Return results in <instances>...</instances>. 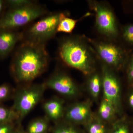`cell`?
Returning a JSON list of instances; mask_svg holds the SVG:
<instances>
[{
	"mask_svg": "<svg viewBox=\"0 0 133 133\" xmlns=\"http://www.w3.org/2000/svg\"><path fill=\"white\" fill-rule=\"evenodd\" d=\"M116 114L114 108L108 101L103 98L98 110V117L107 123L112 121Z\"/></svg>",
	"mask_w": 133,
	"mask_h": 133,
	"instance_id": "obj_14",
	"label": "cell"
},
{
	"mask_svg": "<svg viewBox=\"0 0 133 133\" xmlns=\"http://www.w3.org/2000/svg\"><path fill=\"white\" fill-rule=\"evenodd\" d=\"M98 59L114 71L125 66L130 51L119 45L116 41L104 38L97 40L88 38Z\"/></svg>",
	"mask_w": 133,
	"mask_h": 133,
	"instance_id": "obj_3",
	"label": "cell"
},
{
	"mask_svg": "<svg viewBox=\"0 0 133 133\" xmlns=\"http://www.w3.org/2000/svg\"><path fill=\"white\" fill-rule=\"evenodd\" d=\"M8 4L11 8L24 6L34 3V2L29 0H10L7 1Z\"/></svg>",
	"mask_w": 133,
	"mask_h": 133,
	"instance_id": "obj_23",
	"label": "cell"
},
{
	"mask_svg": "<svg viewBox=\"0 0 133 133\" xmlns=\"http://www.w3.org/2000/svg\"><path fill=\"white\" fill-rule=\"evenodd\" d=\"M109 133H129L126 120L121 118L114 122Z\"/></svg>",
	"mask_w": 133,
	"mask_h": 133,
	"instance_id": "obj_20",
	"label": "cell"
},
{
	"mask_svg": "<svg viewBox=\"0 0 133 133\" xmlns=\"http://www.w3.org/2000/svg\"><path fill=\"white\" fill-rule=\"evenodd\" d=\"M92 105L89 99L71 105L65 111L64 117L65 121L73 125H86L94 116Z\"/></svg>",
	"mask_w": 133,
	"mask_h": 133,
	"instance_id": "obj_10",
	"label": "cell"
},
{
	"mask_svg": "<svg viewBox=\"0 0 133 133\" xmlns=\"http://www.w3.org/2000/svg\"><path fill=\"white\" fill-rule=\"evenodd\" d=\"M102 89L104 98L114 108L116 114L122 112L121 100V86L118 78L114 71L105 65L101 69Z\"/></svg>",
	"mask_w": 133,
	"mask_h": 133,
	"instance_id": "obj_8",
	"label": "cell"
},
{
	"mask_svg": "<svg viewBox=\"0 0 133 133\" xmlns=\"http://www.w3.org/2000/svg\"><path fill=\"white\" fill-rule=\"evenodd\" d=\"M45 87L44 84L32 85L17 91L12 109L18 115L19 121L23 119L38 104Z\"/></svg>",
	"mask_w": 133,
	"mask_h": 133,
	"instance_id": "obj_7",
	"label": "cell"
},
{
	"mask_svg": "<svg viewBox=\"0 0 133 133\" xmlns=\"http://www.w3.org/2000/svg\"><path fill=\"white\" fill-rule=\"evenodd\" d=\"M58 53L66 65L88 76L96 71L98 59L87 37L73 36L65 37L59 43Z\"/></svg>",
	"mask_w": 133,
	"mask_h": 133,
	"instance_id": "obj_2",
	"label": "cell"
},
{
	"mask_svg": "<svg viewBox=\"0 0 133 133\" xmlns=\"http://www.w3.org/2000/svg\"><path fill=\"white\" fill-rule=\"evenodd\" d=\"M87 87L92 97L94 99L98 98L102 89V79L101 74L96 71L88 76Z\"/></svg>",
	"mask_w": 133,
	"mask_h": 133,
	"instance_id": "obj_13",
	"label": "cell"
},
{
	"mask_svg": "<svg viewBox=\"0 0 133 133\" xmlns=\"http://www.w3.org/2000/svg\"><path fill=\"white\" fill-rule=\"evenodd\" d=\"M128 102L129 106L133 109V90L129 94L128 97Z\"/></svg>",
	"mask_w": 133,
	"mask_h": 133,
	"instance_id": "obj_26",
	"label": "cell"
},
{
	"mask_svg": "<svg viewBox=\"0 0 133 133\" xmlns=\"http://www.w3.org/2000/svg\"><path fill=\"white\" fill-rule=\"evenodd\" d=\"M15 120H19V117L14 110L0 105V125Z\"/></svg>",
	"mask_w": 133,
	"mask_h": 133,
	"instance_id": "obj_18",
	"label": "cell"
},
{
	"mask_svg": "<svg viewBox=\"0 0 133 133\" xmlns=\"http://www.w3.org/2000/svg\"><path fill=\"white\" fill-rule=\"evenodd\" d=\"M14 133H26L22 131L21 129H15Z\"/></svg>",
	"mask_w": 133,
	"mask_h": 133,
	"instance_id": "obj_27",
	"label": "cell"
},
{
	"mask_svg": "<svg viewBox=\"0 0 133 133\" xmlns=\"http://www.w3.org/2000/svg\"><path fill=\"white\" fill-rule=\"evenodd\" d=\"M125 66H127V76L128 82L133 87V50L130 51Z\"/></svg>",
	"mask_w": 133,
	"mask_h": 133,
	"instance_id": "obj_22",
	"label": "cell"
},
{
	"mask_svg": "<svg viewBox=\"0 0 133 133\" xmlns=\"http://www.w3.org/2000/svg\"><path fill=\"white\" fill-rule=\"evenodd\" d=\"M91 10L95 16V27L104 38L116 41L119 36V30L115 15L111 8L105 3L88 1Z\"/></svg>",
	"mask_w": 133,
	"mask_h": 133,
	"instance_id": "obj_5",
	"label": "cell"
},
{
	"mask_svg": "<svg viewBox=\"0 0 133 133\" xmlns=\"http://www.w3.org/2000/svg\"><path fill=\"white\" fill-rule=\"evenodd\" d=\"M43 107L47 117L53 121L59 120L64 116L63 102L59 99L54 98L46 101Z\"/></svg>",
	"mask_w": 133,
	"mask_h": 133,
	"instance_id": "obj_12",
	"label": "cell"
},
{
	"mask_svg": "<svg viewBox=\"0 0 133 133\" xmlns=\"http://www.w3.org/2000/svg\"><path fill=\"white\" fill-rule=\"evenodd\" d=\"M47 12L45 8L35 3L22 7L11 8L0 19V30H14L24 26Z\"/></svg>",
	"mask_w": 133,
	"mask_h": 133,
	"instance_id": "obj_6",
	"label": "cell"
},
{
	"mask_svg": "<svg viewBox=\"0 0 133 133\" xmlns=\"http://www.w3.org/2000/svg\"><path fill=\"white\" fill-rule=\"evenodd\" d=\"M49 128V123L47 118H38L30 123L26 133H46Z\"/></svg>",
	"mask_w": 133,
	"mask_h": 133,
	"instance_id": "obj_16",
	"label": "cell"
},
{
	"mask_svg": "<svg viewBox=\"0 0 133 133\" xmlns=\"http://www.w3.org/2000/svg\"><path fill=\"white\" fill-rule=\"evenodd\" d=\"M3 6V2L0 0V14L2 10Z\"/></svg>",
	"mask_w": 133,
	"mask_h": 133,
	"instance_id": "obj_28",
	"label": "cell"
},
{
	"mask_svg": "<svg viewBox=\"0 0 133 133\" xmlns=\"http://www.w3.org/2000/svg\"><path fill=\"white\" fill-rule=\"evenodd\" d=\"M124 43L133 50V23L127 24L121 29L119 36Z\"/></svg>",
	"mask_w": 133,
	"mask_h": 133,
	"instance_id": "obj_19",
	"label": "cell"
},
{
	"mask_svg": "<svg viewBox=\"0 0 133 133\" xmlns=\"http://www.w3.org/2000/svg\"><path fill=\"white\" fill-rule=\"evenodd\" d=\"M69 15L68 12H57L48 14L34 23L23 34L24 41L45 45L48 41L55 36L61 19Z\"/></svg>",
	"mask_w": 133,
	"mask_h": 133,
	"instance_id": "obj_4",
	"label": "cell"
},
{
	"mask_svg": "<svg viewBox=\"0 0 133 133\" xmlns=\"http://www.w3.org/2000/svg\"><path fill=\"white\" fill-rule=\"evenodd\" d=\"M105 124L97 116L94 115L90 121L85 125L88 133H107Z\"/></svg>",
	"mask_w": 133,
	"mask_h": 133,
	"instance_id": "obj_17",
	"label": "cell"
},
{
	"mask_svg": "<svg viewBox=\"0 0 133 133\" xmlns=\"http://www.w3.org/2000/svg\"><path fill=\"white\" fill-rule=\"evenodd\" d=\"M23 33L14 30H0V58L12 51L17 43L23 40Z\"/></svg>",
	"mask_w": 133,
	"mask_h": 133,
	"instance_id": "obj_11",
	"label": "cell"
},
{
	"mask_svg": "<svg viewBox=\"0 0 133 133\" xmlns=\"http://www.w3.org/2000/svg\"><path fill=\"white\" fill-rule=\"evenodd\" d=\"M10 88L6 85H0V102L7 99L10 95Z\"/></svg>",
	"mask_w": 133,
	"mask_h": 133,
	"instance_id": "obj_24",
	"label": "cell"
},
{
	"mask_svg": "<svg viewBox=\"0 0 133 133\" xmlns=\"http://www.w3.org/2000/svg\"><path fill=\"white\" fill-rule=\"evenodd\" d=\"M44 84L46 87L67 97H75L79 93L76 83L70 76L63 72L55 73Z\"/></svg>",
	"mask_w": 133,
	"mask_h": 133,
	"instance_id": "obj_9",
	"label": "cell"
},
{
	"mask_svg": "<svg viewBox=\"0 0 133 133\" xmlns=\"http://www.w3.org/2000/svg\"><path fill=\"white\" fill-rule=\"evenodd\" d=\"M15 130L13 122L0 125V133H14Z\"/></svg>",
	"mask_w": 133,
	"mask_h": 133,
	"instance_id": "obj_25",
	"label": "cell"
},
{
	"mask_svg": "<svg viewBox=\"0 0 133 133\" xmlns=\"http://www.w3.org/2000/svg\"><path fill=\"white\" fill-rule=\"evenodd\" d=\"M48 61L45 45L24 41L16 52L12 63L15 79L20 83L31 82L46 70Z\"/></svg>",
	"mask_w": 133,
	"mask_h": 133,
	"instance_id": "obj_1",
	"label": "cell"
},
{
	"mask_svg": "<svg viewBox=\"0 0 133 133\" xmlns=\"http://www.w3.org/2000/svg\"><path fill=\"white\" fill-rule=\"evenodd\" d=\"M73 125L66 122L58 124L54 128L52 133H80Z\"/></svg>",
	"mask_w": 133,
	"mask_h": 133,
	"instance_id": "obj_21",
	"label": "cell"
},
{
	"mask_svg": "<svg viewBox=\"0 0 133 133\" xmlns=\"http://www.w3.org/2000/svg\"><path fill=\"white\" fill-rule=\"evenodd\" d=\"M91 14L90 12L86 13L80 19L77 20L70 18L69 15L64 17L59 22L57 29V33L63 32L66 33H71L74 29L77 22L87 17L90 16L91 15Z\"/></svg>",
	"mask_w": 133,
	"mask_h": 133,
	"instance_id": "obj_15",
	"label": "cell"
}]
</instances>
